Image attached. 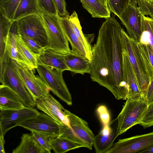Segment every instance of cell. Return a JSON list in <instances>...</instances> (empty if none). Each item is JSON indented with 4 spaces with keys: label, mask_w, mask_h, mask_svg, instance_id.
<instances>
[{
    "label": "cell",
    "mask_w": 153,
    "mask_h": 153,
    "mask_svg": "<svg viewBox=\"0 0 153 153\" xmlns=\"http://www.w3.org/2000/svg\"><path fill=\"white\" fill-rule=\"evenodd\" d=\"M16 47L19 53L27 61L30 67L34 70L36 69L38 66L36 56L25 45L18 31L16 34Z\"/></svg>",
    "instance_id": "cell-29"
},
{
    "label": "cell",
    "mask_w": 153,
    "mask_h": 153,
    "mask_svg": "<svg viewBox=\"0 0 153 153\" xmlns=\"http://www.w3.org/2000/svg\"><path fill=\"white\" fill-rule=\"evenodd\" d=\"M69 19L74 32L88 51L92 54L91 43L94 38L93 35H86L83 33L77 14L75 11L73 12Z\"/></svg>",
    "instance_id": "cell-25"
},
{
    "label": "cell",
    "mask_w": 153,
    "mask_h": 153,
    "mask_svg": "<svg viewBox=\"0 0 153 153\" xmlns=\"http://www.w3.org/2000/svg\"><path fill=\"white\" fill-rule=\"evenodd\" d=\"M19 126L30 131L41 132L56 137L60 134L62 125L46 114L39 112L37 116L23 122Z\"/></svg>",
    "instance_id": "cell-12"
},
{
    "label": "cell",
    "mask_w": 153,
    "mask_h": 153,
    "mask_svg": "<svg viewBox=\"0 0 153 153\" xmlns=\"http://www.w3.org/2000/svg\"><path fill=\"white\" fill-rule=\"evenodd\" d=\"M141 30L139 42L148 44L153 52V18L142 14Z\"/></svg>",
    "instance_id": "cell-26"
},
{
    "label": "cell",
    "mask_w": 153,
    "mask_h": 153,
    "mask_svg": "<svg viewBox=\"0 0 153 153\" xmlns=\"http://www.w3.org/2000/svg\"><path fill=\"white\" fill-rule=\"evenodd\" d=\"M59 138L84 145L86 148L88 149V146L83 141L77 137L74 134L71 128L67 125H62L60 134Z\"/></svg>",
    "instance_id": "cell-33"
},
{
    "label": "cell",
    "mask_w": 153,
    "mask_h": 153,
    "mask_svg": "<svg viewBox=\"0 0 153 153\" xmlns=\"http://www.w3.org/2000/svg\"><path fill=\"white\" fill-rule=\"evenodd\" d=\"M40 14L37 0H21L13 20L16 21L30 15Z\"/></svg>",
    "instance_id": "cell-24"
},
{
    "label": "cell",
    "mask_w": 153,
    "mask_h": 153,
    "mask_svg": "<svg viewBox=\"0 0 153 153\" xmlns=\"http://www.w3.org/2000/svg\"><path fill=\"white\" fill-rule=\"evenodd\" d=\"M70 127L75 135L84 142L91 150L94 135L89 127L88 123L74 114L66 109Z\"/></svg>",
    "instance_id": "cell-14"
},
{
    "label": "cell",
    "mask_w": 153,
    "mask_h": 153,
    "mask_svg": "<svg viewBox=\"0 0 153 153\" xmlns=\"http://www.w3.org/2000/svg\"><path fill=\"white\" fill-rule=\"evenodd\" d=\"M149 1H151L152 2H153V0H149Z\"/></svg>",
    "instance_id": "cell-45"
},
{
    "label": "cell",
    "mask_w": 153,
    "mask_h": 153,
    "mask_svg": "<svg viewBox=\"0 0 153 153\" xmlns=\"http://www.w3.org/2000/svg\"><path fill=\"white\" fill-rule=\"evenodd\" d=\"M16 21L18 32L21 36L32 39L43 48L48 47L47 35L40 14L30 15Z\"/></svg>",
    "instance_id": "cell-7"
},
{
    "label": "cell",
    "mask_w": 153,
    "mask_h": 153,
    "mask_svg": "<svg viewBox=\"0 0 153 153\" xmlns=\"http://www.w3.org/2000/svg\"><path fill=\"white\" fill-rule=\"evenodd\" d=\"M51 149L55 153H63L80 147H85L82 144L58 137L52 139L51 141Z\"/></svg>",
    "instance_id": "cell-28"
},
{
    "label": "cell",
    "mask_w": 153,
    "mask_h": 153,
    "mask_svg": "<svg viewBox=\"0 0 153 153\" xmlns=\"http://www.w3.org/2000/svg\"><path fill=\"white\" fill-rule=\"evenodd\" d=\"M0 110V134L4 137L11 129L39 113L33 107H25L19 109Z\"/></svg>",
    "instance_id": "cell-10"
},
{
    "label": "cell",
    "mask_w": 153,
    "mask_h": 153,
    "mask_svg": "<svg viewBox=\"0 0 153 153\" xmlns=\"http://www.w3.org/2000/svg\"><path fill=\"white\" fill-rule=\"evenodd\" d=\"M148 106L143 97L137 100L128 98L117 118L118 136L133 126L139 124Z\"/></svg>",
    "instance_id": "cell-4"
},
{
    "label": "cell",
    "mask_w": 153,
    "mask_h": 153,
    "mask_svg": "<svg viewBox=\"0 0 153 153\" xmlns=\"http://www.w3.org/2000/svg\"><path fill=\"white\" fill-rule=\"evenodd\" d=\"M37 1L40 12L58 14L54 0H37Z\"/></svg>",
    "instance_id": "cell-34"
},
{
    "label": "cell",
    "mask_w": 153,
    "mask_h": 153,
    "mask_svg": "<svg viewBox=\"0 0 153 153\" xmlns=\"http://www.w3.org/2000/svg\"><path fill=\"white\" fill-rule=\"evenodd\" d=\"M35 102L38 109L51 117L60 124L70 127L66 109L51 94L49 93L36 99Z\"/></svg>",
    "instance_id": "cell-13"
},
{
    "label": "cell",
    "mask_w": 153,
    "mask_h": 153,
    "mask_svg": "<svg viewBox=\"0 0 153 153\" xmlns=\"http://www.w3.org/2000/svg\"><path fill=\"white\" fill-rule=\"evenodd\" d=\"M17 31V21H16L13 22L11 27L7 42L6 51L14 60L30 67L27 61L19 53L16 47V35Z\"/></svg>",
    "instance_id": "cell-21"
},
{
    "label": "cell",
    "mask_w": 153,
    "mask_h": 153,
    "mask_svg": "<svg viewBox=\"0 0 153 153\" xmlns=\"http://www.w3.org/2000/svg\"><path fill=\"white\" fill-rule=\"evenodd\" d=\"M63 55L69 71L75 74L83 75L85 73L89 74L91 70L90 61L82 56L73 53L71 51Z\"/></svg>",
    "instance_id": "cell-19"
},
{
    "label": "cell",
    "mask_w": 153,
    "mask_h": 153,
    "mask_svg": "<svg viewBox=\"0 0 153 153\" xmlns=\"http://www.w3.org/2000/svg\"><path fill=\"white\" fill-rule=\"evenodd\" d=\"M103 4L106 5H107V0H99Z\"/></svg>",
    "instance_id": "cell-44"
},
{
    "label": "cell",
    "mask_w": 153,
    "mask_h": 153,
    "mask_svg": "<svg viewBox=\"0 0 153 153\" xmlns=\"http://www.w3.org/2000/svg\"><path fill=\"white\" fill-rule=\"evenodd\" d=\"M137 2L142 14L153 18V2L149 0H137Z\"/></svg>",
    "instance_id": "cell-35"
},
{
    "label": "cell",
    "mask_w": 153,
    "mask_h": 153,
    "mask_svg": "<svg viewBox=\"0 0 153 153\" xmlns=\"http://www.w3.org/2000/svg\"><path fill=\"white\" fill-rule=\"evenodd\" d=\"M21 0H0V12L9 19L13 20Z\"/></svg>",
    "instance_id": "cell-30"
},
{
    "label": "cell",
    "mask_w": 153,
    "mask_h": 153,
    "mask_svg": "<svg viewBox=\"0 0 153 153\" xmlns=\"http://www.w3.org/2000/svg\"><path fill=\"white\" fill-rule=\"evenodd\" d=\"M118 137L116 130L108 125L103 126L102 130L94 136L93 145L96 152L103 153L109 149Z\"/></svg>",
    "instance_id": "cell-18"
},
{
    "label": "cell",
    "mask_w": 153,
    "mask_h": 153,
    "mask_svg": "<svg viewBox=\"0 0 153 153\" xmlns=\"http://www.w3.org/2000/svg\"><path fill=\"white\" fill-rule=\"evenodd\" d=\"M142 15L137 0H131L127 8L119 17L128 35L137 42H140L141 36Z\"/></svg>",
    "instance_id": "cell-11"
},
{
    "label": "cell",
    "mask_w": 153,
    "mask_h": 153,
    "mask_svg": "<svg viewBox=\"0 0 153 153\" xmlns=\"http://www.w3.org/2000/svg\"><path fill=\"white\" fill-rule=\"evenodd\" d=\"M138 153H153V146L140 152Z\"/></svg>",
    "instance_id": "cell-43"
},
{
    "label": "cell",
    "mask_w": 153,
    "mask_h": 153,
    "mask_svg": "<svg viewBox=\"0 0 153 153\" xmlns=\"http://www.w3.org/2000/svg\"><path fill=\"white\" fill-rule=\"evenodd\" d=\"M14 22L9 19L0 12V59L3 58L6 52L7 38Z\"/></svg>",
    "instance_id": "cell-27"
},
{
    "label": "cell",
    "mask_w": 153,
    "mask_h": 153,
    "mask_svg": "<svg viewBox=\"0 0 153 153\" xmlns=\"http://www.w3.org/2000/svg\"><path fill=\"white\" fill-rule=\"evenodd\" d=\"M58 15L61 17L69 18V13L66 8L65 0H54Z\"/></svg>",
    "instance_id": "cell-39"
},
{
    "label": "cell",
    "mask_w": 153,
    "mask_h": 153,
    "mask_svg": "<svg viewBox=\"0 0 153 153\" xmlns=\"http://www.w3.org/2000/svg\"><path fill=\"white\" fill-rule=\"evenodd\" d=\"M130 0H107V5L110 12L119 17L127 8Z\"/></svg>",
    "instance_id": "cell-32"
},
{
    "label": "cell",
    "mask_w": 153,
    "mask_h": 153,
    "mask_svg": "<svg viewBox=\"0 0 153 153\" xmlns=\"http://www.w3.org/2000/svg\"><path fill=\"white\" fill-rule=\"evenodd\" d=\"M5 143L4 137L0 134V153H5L4 149Z\"/></svg>",
    "instance_id": "cell-42"
},
{
    "label": "cell",
    "mask_w": 153,
    "mask_h": 153,
    "mask_svg": "<svg viewBox=\"0 0 153 153\" xmlns=\"http://www.w3.org/2000/svg\"><path fill=\"white\" fill-rule=\"evenodd\" d=\"M146 99L149 105L153 103V76L148 88Z\"/></svg>",
    "instance_id": "cell-41"
},
{
    "label": "cell",
    "mask_w": 153,
    "mask_h": 153,
    "mask_svg": "<svg viewBox=\"0 0 153 153\" xmlns=\"http://www.w3.org/2000/svg\"><path fill=\"white\" fill-rule=\"evenodd\" d=\"M97 113L103 126L109 125L111 119L110 115L107 107L105 105L99 106L97 109Z\"/></svg>",
    "instance_id": "cell-38"
},
{
    "label": "cell",
    "mask_w": 153,
    "mask_h": 153,
    "mask_svg": "<svg viewBox=\"0 0 153 153\" xmlns=\"http://www.w3.org/2000/svg\"><path fill=\"white\" fill-rule=\"evenodd\" d=\"M0 82L1 85L8 86L17 93L25 107H33L36 102L19 76L14 60L6 51L0 60Z\"/></svg>",
    "instance_id": "cell-3"
},
{
    "label": "cell",
    "mask_w": 153,
    "mask_h": 153,
    "mask_svg": "<svg viewBox=\"0 0 153 153\" xmlns=\"http://www.w3.org/2000/svg\"><path fill=\"white\" fill-rule=\"evenodd\" d=\"M25 107L15 91L8 86H0V110L16 109Z\"/></svg>",
    "instance_id": "cell-20"
},
{
    "label": "cell",
    "mask_w": 153,
    "mask_h": 153,
    "mask_svg": "<svg viewBox=\"0 0 153 153\" xmlns=\"http://www.w3.org/2000/svg\"><path fill=\"white\" fill-rule=\"evenodd\" d=\"M139 125L144 128L153 126V103L149 105Z\"/></svg>",
    "instance_id": "cell-37"
},
{
    "label": "cell",
    "mask_w": 153,
    "mask_h": 153,
    "mask_svg": "<svg viewBox=\"0 0 153 153\" xmlns=\"http://www.w3.org/2000/svg\"><path fill=\"white\" fill-rule=\"evenodd\" d=\"M139 43L147 59L150 63L153 69V52L151 47L148 44H142Z\"/></svg>",
    "instance_id": "cell-40"
},
{
    "label": "cell",
    "mask_w": 153,
    "mask_h": 153,
    "mask_svg": "<svg viewBox=\"0 0 153 153\" xmlns=\"http://www.w3.org/2000/svg\"><path fill=\"white\" fill-rule=\"evenodd\" d=\"M31 134L40 146L47 153H51V141L54 137L48 134L35 131H31Z\"/></svg>",
    "instance_id": "cell-31"
},
{
    "label": "cell",
    "mask_w": 153,
    "mask_h": 153,
    "mask_svg": "<svg viewBox=\"0 0 153 153\" xmlns=\"http://www.w3.org/2000/svg\"><path fill=\"white\" fill-rule=\"evenodd\" d=\"M120 38L123 49L126 53L135 73L142 95L146 99L153 76V69L139 42L131 38L122 28Z\"/></svg>",
    "instance_id": "cell-2"
},
{
    "label": "cell",
    "mask_w": 153,
    "mask_h": 153,
    "mask_svg": "<svg viewBox=\"0 0 153 153\" xmlns=\"http://www.w3.org/2000/svg\"><path fill=\"white\" fill-rule=\"evenodd\" d=\"M36 69L39 77L47 84L54 95L68 105H72L71 95L63 79V71L41 65H38Z\"/></svg>",
    "instance_id": "cell-6"
},
{
    "label": "cell",
    "mask_w": 153,
    "mask_h": 153,
    "mask_svg": "<svg viewBox=\"0 0 153 153\" xmlns=\"http://www.w3.org/2000/svg\"><path fill=\"white\" fill-rule=\"evenodd\" d=\"M83 7L93 18H104L110 17V12L108 6L99 0H79Z\"/></svg>",
    "instance_id": "cell-23"
},
{
    "label": "cell",
    "mask_w": 153,
    "mask_h": 153,
    "mask_svg": "<svg viewBox=\"0 0 153 153\" xmlns=\"http://www.w3.org/2000/svg\"><path fill=\"white\" fill-rule=\"evenodd\" d=\"M153 146V131L120 139L105 153H138Z\"/></svg>",
    "instance_id": "cell-9"
},
{
    "label": "cell",
    "mask_w": 153,
    "mask_h": 153,
    "mask_svg": "<svg viewBox=\"0 0 153 153\" xmlns=\"http://www.w3.org/2000/svg\"><path fill=\"white\" fill-rule=\"evenodd\" d=\"M123 73L124 81L128 88V98L137 100L143 97L135 73L126 53L123 49Z\"/></svg>",
    "instance_id": "cell-15"
},
{
    "label": "cell",
    "mask_w": 153,
    "mask_h": 153,
    "mask_svg": "<svg viewBox=\"0 0 153 153\" xmlns=\"http://www.w3.org/2000/svg\"><path fill=\"white\" fill-rule=\"evenodd\" d=\"M36 58L38 65L52 67L63 71H69L63 54L50 48H44Z\"/></svg>",
    "instance_id": "cell-17"
},
{
    "label": "cell",
    "mask_w": 153,
    "mask_h": 153,
    "mask_svg": "<svg viewBox=\"0 0 153 153\" xmlns=\"http://www.w3.org/2000/svg\"><path fill=\"white\" fill-rule=\"evenodd\" d=\"M44 25L46 30L48 47L62 54L70 52L68 41L67 39L60 21V16L40 12Z\"/></svg>",
    "instance_id": "cell-5"
},
{
    "label": "cell",
    "mask_w": 153,
    "mask_h": 153,
    "mask_svg": "<svg viewBox=\"0 0 153 153\" xmlns=\"http://www.w3.org/2000/svg\"><path fill=\"white\" fill-rule=\"evenodd\" d=\"M60 21L65 35L71 44L73 53L82 56L91 61L92 54L87 50L83 43L74 32L69 18L60 16Z\"/></svg>",
    "instance_id": "cell-16"
},
{
    "label": "cell",
    "mask_w": 153,
    "mask_h": 153,
    "mask_svg": "<svg viewBox=\"0 0 153 153\" xmlns=\"http://www.w3.org/2000/svg\"><path fill=\"white\" fill-rule=\"evenodd\" d=\"M114 16L106 19L92 47L89 73L92 80L109 90L117 100H126L128 88L123 73L122 27Z\"/></svg>",
    "instance_id": "cell-1"
},
{
    "label": "cell",
    "mask_w": 153,
    "mask_h": 153,
    "mask_svg": "<svg viewBox=\"0 0 153 153\" xmlns=\"http://www.w3.org/2000/svg\"><path fill=\"white\" fill-rule=\"evenodd\" d=\"M19 145L12 153H47L39 145L32 134H23Z\"/></svg>",
    "instance_id": "cell-22"
},
{
    "label": "cell",
    "mask_w": 153,
    "mask_h": 153,
    "mask_svg": "<svg viewBox=\"0 0 153 153\" xmlns=\"http://www.w3.org/2000/svg\"><path fill=\"white\" fill-rule=\"evenodd\" d=\"M20 36L29 49L36 56L39 55L44 48L32 39L26 36Z\"/></svg>",
    "instance_id": "cell-36"
},
{
    "label": "cell",
    "mask_w": 153,
    "mask_h": 153,
    "mask_svg": "<svg viewBox=\"0 0 153 153\" xmlns=\"http://www.w3.org/2000/svg\"><path fill=\"white\" fill-rule=\"evenodd\" d=\"M14 61L25 86L35 101L49 93L50 88L39 76L34 74V70L25 64L15 60Z\"/></svg>",
    "instance_id": "cell-8"
}]
</instances>
